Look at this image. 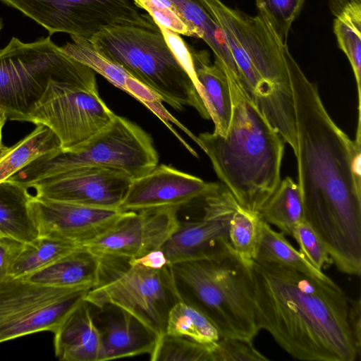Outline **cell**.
<instances>
[{
  "instance_id": "1",
  "label": "cell",
  "mask_w": 361,
  "mask_h": 361,
  "mask_svg": "<svg viewBox=\"0 0 361 361\" xmlns=\"http://www.w3.org/2000/svg\"><path fill=\"white\" fill-rule=\"evenodd\" d=\"M294 101L298 184L304 220L336 269L361 274V130L351 140L333 121L316 83L296 62L290 71Z\"/></svg>"
},
{
  "instance_id": "2",
  "label": "cell",
  "mask_w": 361,
  "mask_h": 361,
  "mask_svg": "<svg viewBox=\"0 0 361 361\" xmlns=\"http://www.w3.org/2000/svg\"><path fill=\"white\" fill-rule=\"evenodd\" d=\"M249 269L257 327L291 357L354 361L360 355L348 324L349 298L334 281L257 260Z\"/></svg>"
},
{
  "instance_id": "3",
  "label": "cell",
  "mask_w": 361,
  "mask_h": 361,
  "mask_svg": "<svg viewBox=\"0 0 361 361\" xmlns=\"http://www.w3.org/2000/svg\"><path fill=\"white\" fill-rule=\"evenodd\" d=\"M232 100L227 133H200V148L238 203L258 212L281 178L285 141L238 78L226 75Z\"/></svg>"
},
{
  "instance_id": "4",
  "label": "cell",
  "mask_w": 361,
  "mask_h": 361,
  "mask_svg": "<svg viewBox=\"0 0 361 361\" xmlns=\"http://www.w3.org/2000/svg\"><path fill=\"white\" fill-rule=\"evenodd\" d=\"M201 1L225 36L244 88L295 153L297 133L290 71L295 59L287 42L258 14H247L221 0Z\"/></svg>"
},
{
  "instance_id": "5",
  "label": "cell",
  "mask_w": 361,
  "mask_h": 361,
  "mask_svg": "<svg viewBox=\"0 0 361 361\" xmlns=\"http://www.w3.org/2000/svg\"><path fill=\"white\" fill-rule=\"evenodd\" d=\"M170 266L182 298L203 312L221 336L254 339L259 330L250 272L232 249Z\"/></svg>"
},
{
  "instance_id": "6",
  "label": "cell",
  "mask_w": 361,
  "mask_h": 361,
  "mask_svg": "<svg viewBox=\"0 0 361 361\" xmlns=\"http://www.w3.org/2000/svg\"><path fill=\"white\" fill-rule=\"evenodd\" d=\"M104 56L156 92L176 110L195 109L204 119L207 109L189 73L159 27L107 28L90 40Z\"/></svg>"
},
{
  "instance_id": "7",
  "label": "cell",
  "mask_w": 361,
  "mask_h": 361,
  "mask_svg": "<svg viewBox=\"0 0 361 361\" xmlns=\"http://www.w3.org/2000/svg\"><path fill=\"white\" fill-rule=\"evenodd\" d=\"M158 161L151 136L115 115L106 128L89 140L68 150L41 155L8 179L29 189L38 181L82 166L111 169L134 179L152 171Z\"/></svg>"
},
{
  "instance_id": "8",
  "label": "cell",
  "mask_w": 361,
  "mask_h": 361,
  "mask_svg": "<svg viewBox=\"0 0 361 361\" xmlns=\"http://www.w3.org/2000/svg\"><path fill=\"white\" fill-rule=\"evenodd\" d=\"M51 79L97 87L95 72L65 54L50 37L29 43L12 37L0 50V108L7 118L23 121Z\"/></svg>"
},
{
  "instance_id": "9",
  "label": "cell",
  "mask_w": 361,
  "mask_h": 361,
  "mask_svg": "<svg viewBox=\"0 0 361 361\" xmlns=\"http://www.w3.org/2000/svg\"><path fill=\"white\" fill-rule=\"evenodd\" d=\"M99 258L97 282L84 300L97 308L109 305L131 314L159 341L170 309L182 298L171 266L154 269L131 264L127 258Z\"/></svg>"
},
{
  "instance_id": "10",
  "label": "cell",
  "mask_w": 361,
  "mask_h": 361,
  "mask_svg": "<svg viewBox=\"0 0 361 361\" xmlns=\"http://www.w3.org/2000/svg\"><path fill=\"white\" fill-rule=\"evenodd\" d=\"M88 290L51 287L8 276L0 281V343L41 331L54 333Z\"/></svg>"
},
{
  "instance_id": "11",
  "label": "cell",
  "mask_w": 361,
  "mask_h": 361,
  "mask_svg": "<svg viewBox=\"0 0 361 361\" xmlns=\"http://www.w3.org/2000/svg\"><path fill=\"white\" fill-rule=\"evenodd\" d=\"M115 114L90 88L51 79L23 121L49 128L61 150L77 147L106 128Z\"/></svg>"
},
{
  "instance_id": "12",
  "label": "cell",
  "mask_w": 361,
  "mask_h": 361,
  "mask_svg": "<svg viewBox=\"0 0 361 361\" xmlns=\"http://www.w3.org/2000/svg\"><path fill=\"white\" fill-rule=\"evenodd\" d=\"M200 218L179 222L161 246L169 265L208 258L231 250L228 231L231 216L238 203L221 183L200 197Z\"/></svg>"
},
{
  "instance_id": "13",
  "label": "cell",
  "mask_w": 361,
  "mask_h": 361,
  "mask_svg": "<svg viewBox=\"0 0 361 361\" xmlns=\"http://www.w3.org/2000/svg\"><path fill=\"white\" fill-rule=\"evenodd\" d=\"M178 207L128 212L108 230L83 246L102 257L131 259L161 249L179 224Z\"/></svg>"
},
{
  "instance_id": "14",
  "label": "cell",
  "mask_w": 361,
  "mask_h": 361,
  "mask_svg": "<svg viewBox=\"0 0 361 361\" xmlns=\"http://www.w3.org/2000/svg\"><path fill=\"white\" fill-rule=\"evenodd\" d=\"M132 178L121 171L82 166L33 184L35 196L86 206L119 209Z\"/></svg>"
},
{
  "instance_id": "15",
  "label": "cell",
  "mask_w": 361,
  "mask_h": 361,
  "mask_svg": "<svg viewBox=\"0 0 361 361\" xmlns=\"http://www.w3.org/2000/svg\"><path fill=\"white\" fill-rule=\"evenodd\" d=\"M30 211L39 235H47L83 245L124 217L128 212L86 206L32 195Z\"/></svg>"
},
{
  "instance_id": "16",
  "label": "cell",
  "mask_w": 361,
  "mask_h": 361,
  "mask_svg": "<svg viewBox=\"0 0 361 361\" xmlns=\"http://www.w3.org/2000/svg\"><path fill=\"white\" fill-rule=\"evenodd\" d=\"M214 185L172 166L157 165L146 174L132 179L119 206L125 212H137L188 204L205 194Z\"/></svg>"
},
{
  "instance_id": "17",
  "label": "cell",
  "mask_w": 361,
  "mask_h": 361,
  "mask_svg": "<svg viewBox=\"0 0 361 361\" xmlns=\"http://www.w3.org/2000/svg\"><path fill=\"white\" fill-rule=\"evenodd\" d=\"M55 355L63 361H102V333L83 300L54 333Z\"/></svg>"
},
{
  "instance_id": "18",
  "label": "cell",
  "mask_w": 361,
  "mask_h": 361,
  "mask_svg": "<svg viewBox=\"0 0 361 361\" xmlns=\"http://www.w3.org/2000/svg\"><path fill=\"white\" fill-rule=\"evenodd\" d=\"M190 51L197 91L214 124L213 133L225 136L232 114V100L227 76L218 62H211L207 51L190 49Z\"/></svg>"
},
{
  "instance_id": "19",
  "label": "cell",
  "mask_w": 361,
  "mask_h": 361,
  "mask_svg": "<svg viewBox=\"0 0 361 361\" xmlns=\"http://www.w3.org/2000/svg\"><path fill=\"white\" fill-rule=\"evenodd\" d=\"M116 310V314L107 315L101 331L102 361L150 355L159 341L157 336L131 314L118 308Z\"/></svg>"
},
{
  "instance_id": "20",
  "label": "cell",
  "mask_w": 361,
  "mask_h": 361,
  "mask_svg": "<svg viewBox=\"0 0 361 361\" xmlns=\"http://www.w3.org/2000/svg\"><path fill=\"white\" fill-rule=\"evenodd\" d=\"M99 263V257L82 247L23 278L51 287L90 289L97 282Z\"/></svg>"
},
{
  "instance_id": "21",
  "label": "cell",
  "mask_w": 361,
  "mask_h": 361,
  "mask_svg": "<svg viewBox=\"0 0 361 361\" xmlns=\"http://www.w3.org/2000/svg\"><path fill=\"white\" fill-rule=\"evenodd\" d=\"M31 197L28 188L14 180L0 183V238L24 244L39 236L29 205Z\"/></svg>"
},
{
  "instance_id": "22",
  "label": "cell",
  "mask_w": 361,
  "mask_h": 361,
  "mask_svg": "<svg viewBox=\"0 0 361 361\" xmlns=\"http://www.w3.org/2000/svg\"><path fill=\"white\" fill-rule=\"evenodd\" d=\"M334 16L333 30L339 49L346 56L357 85L361 120V0H329Z\"/></svg>"
},
{
  "instance_id": "23",
  "label": "cell",
  "mask_w": 361,
  "mask_h": 361,
  "mask_svg": "<svg viewBox=\"0 0 361 361\" xmlns=\"http://www.w3.org/2000/svg\"><path fill=\"white\" fill-rule=\"evenodd\" d=\"M262 218L285 235H292L298 224L304 220V209L298 184L290 177L279 184L259 210Z\"/></svg>"
},
{
  "instance_id": "24",
  "label": "cell",
  "mask_w": 361,
  "mask_h": 361,
  "mask_svg": "<svg viewBox=\"0 0 361 361\" xmlns=\"http://www.w3.org/2000/svg\"><path fill=\"white\" fill-rule=\"evenodd\" d=\"M255 260L292 268L324 281H333L294 248L283 233L276 231L264 220Z\"/></svg>"
},
{
  "instance_id": "25",
  "label": "cell",
  "mask_w": 361,
  "mask_h": 361,
  "mask_svg": "<svg viewBox=\"0 0 361 361\" xmlns=\"http://www.w3.org/2000/svg\"><path fill=\"white\" fill-rule=\"evenodd\" d=\"M180 11L185 19L198 29L202 39L214 55V61L230 73H238V68L225 36L201 0H169Z\"/></svg>"
},
{
  "instance_id": "26",
  "label": "cell",
  "mask_w": 361,
  "mask_h": 361,
  "mask_svg": "<svg viewBox=\"0 0 361 361\" xmlns=\"http://www.w3.org/2000/svg\"><path fill=\"white\" fill-rule=\"evenodd\" d=\"M83 245L47 235H39L24 243L14 258L9 276L25 277L54 263Z\"/></svg>"
},
{
  "instance_id": "27",
  "label": "cell",
  "mask_w": 361,
  "mask_h": 361,
  "mask_svg": "<svg viewBox=\"0 0 361 361\" xmlns=\"http://www.w3.org/2000/svg\"><path fill=\"white\" fill-rule=\"evenodd\" d=\"M60 149L54 133L43 125L36 128L0 158V183L6 180L36 158Z\"/></svg>"
},
{
  "instance_id": "28",
  "label": "cell",
  "mask_w": 361,
  "mask_h": 361,
  "mask_svg": "<svg viewBox=\"0 0 361 361\" xmlns=\"http://www.w3.org/2000/svg\"><path fill=\"white\" fill-rule=\"evenodd\" d=\"M165 334L185 337L199 343L211 344L221 338V334L211 319L199 308L181 298L170 309Z\"/></svg>"
},
{
  "instance_id": "29",
  "label": "cell",
  "mask_w": 361,
  "mask_h": 361,
  "mask_svg": "<svg viewBox=\"0 0 361 361\" xmlns=\"http://www.w3.org/2000/svg\"><path fill=\"white\" fill-rule=\"evenodd\" d=\"M263 221L258 212L240 204L230 221L228 237L231 248L248 267L255 259Z\"/></svg>"
},
{
  "instance_id": "30",
  "label": "cell",
  "mask_w": 361,
  "mask_h": 361,
  "mask_svg": "<svg viewBox=\"0 0 361 361\" xmlns=\"http://www.w3.org/2000/svg\"><path fill=\"white\" fill-rule=\"evenodd\" d=\"M71 37L72 42L60 47L65 54L86 65L116 87L126 92L132 75L102 54L90 41L75 36Z\"/></svg>"
},
{
  "instance_id": "31",
  "label": "cell",
  "mask_w": 361,
  "mask_h": 361,
  "mask_svg": "<svg viewBox=\"0 0 361 361\" xmlns=\"http://www.w3.org/2000/svg\"><path fill=\"white\" fill-rule=\"evenodd\" d=\"M150 360L215 361L214 343H202L185 337L164 334L150 355Z\"/></svg>"
},
{
  "instance_id": "32",
  "label": "cell",
  "mask_w": 361,
  "mask_h": 361,
  "mask_svg": "<svg viewBox=\"0 0 361 361\" xmlns=\"http://www.w3.org/2000/svg\"><path fill=\"white\" fill-rule=\"evenodd\" d=\"M144 9L154 21L174 33L202 39L201 32L189 23L169 0H130Z\"/></svg>"
},
{
  "instance_id": "33",
  "label": "cell",
  "mask_w": 361,
  "mask_h": 361,
  "mask_svg": "<svg viewBox=\"0 0 361 361\" xmlns=\"http://www.w3.org/2000/svg\"><path fill=\"white\" fill-rule=\"evenodd\" d=\"M258 15L267 20L287 42L292 25L299 16L305 0H255Z\"/></svg>"
},
{
  "instance_id": "34",
  "label": "cell",
  "mask_w": 361,
  "mask_h": 361,
  "mask_svg": "<svg viewBox=\"0 0 361 361\" xmlns=\"http://www.w3.org/2000/svg\"><path fill=\"white\" fill-rule=\"evenodd\" d=\"M291 236L298 243L300 252L318 269L333 264L324 243L306 221L296 225Z\"/></svg>"
},
{
  "instance_id": "35",
  "label": "cell",
  "mask_w": 361,
  "mask_h": 361,
  "mask_svg": "<svg viewBox=\"0 0 361 361\" xmlns=\"http://www.w3.org/2000/svg\"><path fill=\"white\" fill-rule=\"evenodd\" d=\"M253 340L223 337L214 343L215 361H267L265 355L255 348Z\"/></svg>"
},
{
  "instance_id": "36",
  "label": "cell",
  "mask_w": 361,
  "mask_h": 361,
  "mask_svg": "<svg viewBox=\"0 0 361 361\" xmlns=\"http://www.w3.org/2000/svg\"><path fill=\"white\" fill-rule=\"evenodd\" d=\"M22 245L10 239L0 238V281L9 276L11 264Z\"/></svg>"
},
{
  "instance_id": "37",
  "label": "cell",
  "mask_w": 361,
  "mask_h": 361,
  "mask_svg": "<svg viewBox=\"0 0 361 361\" xmlns=\"http://www.w3.org/2000/svg\"><path fill=\"white\" fill-rule=\"evenodd\" d=\"M361 303L360 298H349L348 324L355 345L361 350Z\"/></svg>"
},
{
  "instance_id": "38",
  "label": "cell",
  "mask_w": 361,
  "mask_h": 361,
  "mask_svg": "<svg viewBox=\"0 0 361 361\" xmlns=\"http://www.w3.org/2000/svg\"><path fill=\"white\" fill-rule=\"evenodd\" d=\"M128 260L131 264L140 265L154 269H159L169 265L164 252L161 249L152 250L142 256L128 259Z\"/></svg>"
},
{
  "instance_id": "39",
  "label": "cell",
  "mask_w": 361,
  "mask_h": 361,
  "mask_svg": "<svg viewBox=\"0 0 361 361\" xmlns=\"http://www.w3.org/2000/svg\"><path fill=\"white\" fill-rule=\"evenodd\" d=\"M7 119L6 113L0 108V147L4 146L2 144V130Z\"/></svg>"
},
{
  "instance_id": "40",
  "label": "cell",
  "mask_w": 361,
  "mask_h": 361,
  "mask_svg": "<svg viewBox=\"0 0 361 361\" xmlns=\"http://www.w3.org/2000/svg\"><path fill=\"white\" fill-rule=\"evenodd\" d=\"M8 147L3 146L0 147V158L8 151Z\"/></svg>"
},
{
  "instance_id": "41",
  "label": "cell",
  "mask_w": 361,
  "mask_h": 361,
  "mask_svg": "<svg viewBox=\"0 0 361 361\" xmlns=\"http://www.w3.org/2000/svg\"><path fill=\"white\" fill-rule=\"evenodd\" d=\"M2 28H3V20H2L1 17L0 16V34H1V31ZM0 50H1V49H0Z\"/></svg>"
}]
</instances>
